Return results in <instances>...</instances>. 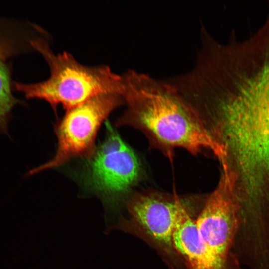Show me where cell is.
I'll return each mask as SVG.
<instances>
[{
	"instance_id": "1",
	"label": "cell",
	"mask_w": 269,
	"mask_h": 269,
	"mask_svg": "<svg viewBox=\"0 0 269 269\" xmlns=\"http://www.w3.org/2000/svg\"><path fill=\"white\" fill-rule=\"evenodd\" d=\"M122 75L127 109L120 124L141 129L166 149L182 148L193 154L206 149L220 158L203 120L175 85L133 69Z\"/></svg>"
},
{
	"instance_id": "2",
	"label": "cell",
	"mask_w": 269,
	"mask_h": 269,
	"mask_svg": "<svg viewBox=\"0 0 269 269\" xmlns=\"http://www.w3.org/2000/svg\"><path fill=\"white\" fill-rule=\"evenodd\" d=\"M50 69L45 80L33 83L13 82V87L27 98L44 100L53 107L61 105L67 110L101 94L123 96V75L114 73L105 65L89 66L77 61L70 53H55L43 38L35 37L30 42Z\"/></svg>"
},
{
	"instance_id": "3",
	"label": "cell",
	"mask_w": 269,
	"mask_h": 269,
	"mask_svg": "<svg viewBox=\"0 0 269 269\" xmlns=\"http://www.w3.org/2000/svg\"><path fill=\"white\" fill-rule=\"evenodd\" d=\"M187 202L178 197L155 194L134 196L128 205L129 218L113 227L144 239L165 259L172 269H180L181 259L175 249L173 236L179 213Z\"/></svg>"
},
{
	"instance_id": "4",
	"label": "cell",
	"mask_w": 269,
	"mask_h": 269,
	"mask_svg": "<svg viewBox=\"0 0 269 269\" xmlns=\"http://www.w3.org/2000/svg\"><path fill=\"white\" fill-rule=\"evenodd\" d=\"M124 103L122 95L104 93L68 109L57 128L58 147L55 156L29 174L59 167L75 157L91 156L102 123Z\"/></svg>"
},
{
	"instance_id": "5",
	"label": "cell",
	"mask_w": 269,
	"mask_h": 269,
	"mask_svg": "<svg viewBox=\"0 0 269 269\" xmlns=\"http://www.w3.org/2000/svg\"><path fill=\"white\" fill-rule=\"evenodd\" d=\"M106 127L105 139L90 156L88 176L93 189L107 207L108 224L119 198L137 180L140 165L134 152L109 123Z\"/></svg>"
},
{
	"instance_id": "6",
	"label": "cell",
	"mask_w": 269,
	"mask_h": 269,
	"mask_svg": "<svg viewBox=\"0 0 269 269\" xmlns=\"http://www.w3.org/2000/svg\"><path fill=\"white\" fill-rule=\"evenodd\" d=\"M196 223L214 269L236 267L232 249L239 229V217L237 207L223 183L206 199Z\"/></svg>"
},
{
	"instance_id": "7",
	"label": "cell",
	"mask_w": 269,
	"mask_h": 269,
	"mask_svg": "<svg viewBox=\"0 0 269 269\" xmlns=\"http://www.w3.org/2000/svg\"><path fill=\"white\" fill-rule=\"evenodd\" d=\"M187 204L181 209L173 236L176 252L189 269H214Z\"/></svg>"
},
{
	"instance_id": "8",
	"label": "cell",
	"mask_w": 269,
	"mask_h": 269,
	"mask_svg": "<svg viewBox=\"0 0 269 269\" xmlns=\"http://www.w3.org/2000/svg\"><path fill=\"white\" fill-rule=\"evenodd\" d=\"M28 28L19 20L0 16V59L7 60L32 49Z\"/></svg>"
},
{
	"instance_id": "9",
	"label": "cell",
	"mask_w": 269,
	"mask_h": 269,
	"mask_svg": "<svg viewBox=\"0 0 269 269\" xmlns=\"http://www.w3.org/2000/svg\"><path fill=\"white\" fill-rule=\"evenodd\" d=\"M12 88L11 67L7 60L0 59V133L6 132L12 109L21 103L14 96Z\"/></svg>"
},
{
	"instance_id": "10",
	"label": "cell",
	"mask_w": 269,
	"mask_h": 269,
	"mask_svg": "<svg viewBox=\"0 0 269 269\" xmlns=\"http://www.w3.org/2000/svg\"><path fill=\"white\" fill-rule=\"evenodd\" d=\"M268 76V75H267ZM267 85L263 86L264 89L262 92H256L254 93L255 97L262 104L269 107V77L267 78Z\"/></svg>"
}]
</instances>
